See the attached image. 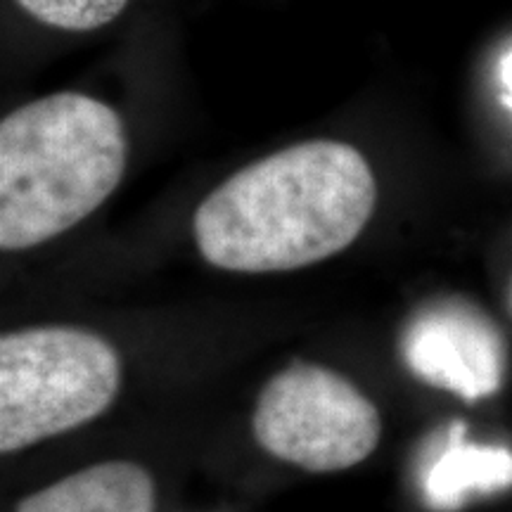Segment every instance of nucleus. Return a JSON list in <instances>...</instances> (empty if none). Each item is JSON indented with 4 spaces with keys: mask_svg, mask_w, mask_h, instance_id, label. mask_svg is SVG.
Masks as SVG:
<instances>
[{
    "mask_svg": "<svg viewBox=\"0 0 512 512\" xmlns=\"http://www.w3.org/2000/svg\"><path fill=\"white\" fill-rule=\"evenodd\" d=\"M377 183L366 157L309 140L245 166L195 211L197 249L233 273H280L330 259L368 226Z\"/></svg>",
    "mask_w": 512,
    "mask_h": 512,
    "instance_id": "obj_1",
    "label": "nucleus"
},
{
    "mask_svg": "<svg viewBox=\"0 0 512 512\" xmlns=\"http://www.w3.org/2000/svg\"><path fill=\"white\" fill-rule=\"evenodd\" d=\"M126 131L105 102L55 93L0 124V249L19 252L67 233L117 190Z\"/></svg>",
    "mask_w": 512,
    "mask_h": 512,
    "instance_id": "obj_2",
    "label": "nucleus"
},
{
    "mask_svg": "<svg viewBox=\"0 0 512 512\" xmlns=\"http://www.w3.org/2000/svg\"><path fill=\"white\" fill-rule=\"evenodd\" d=\"M121 387L107 339L46 325L0 337V451L17 453L105 413Z\"/></svg>",
    "mask_w": 512,
    "mask_h": 512,
    "instance_id": "obj_3",
    "label": "nucleus"
},
{
    "mask_svg": "<svg viewBox=\"0 0 512 512\" xmlns=\"http://www.w3.org/2000/svg\"><path fill=\"white\" fill-rule=\"evenodd\" d=\"M252 430L278 460L306 472H342L375 451L382 418L344 375L316 363H292L261 389Z\"/></svg>",
    "mask_w": 512,
    "mask_h": 512,
    "instance_id": "obj_4",
    "label": "nucleus"
},
{
    "mask_svg": "<svg viewBox=\"0 0 512 512\" xmlns=\"http://www.w3.org/2000/svg\"><path fill=\"white\" fill-rule=\"evenodd\" d=\"M406 366L432 387L477 401L503 384L505 349L489 318L463 302L422 309L403 332Z\"/></svg>",
    "mask_w": 512,
    "mask_h": 512,
    "instance_id": "obj_5",
    "label": "nucleus"
},
{
    "mask_svg": "<svg viewBox=\"0 0 512 512\" xmlns=\"http://www.w3.org/2000/svg\"><path fill=\"white\" fill-rule=\"evenodd\" d=\"M512 486V451L475 444L463 422H453L422 472V498L434 512H456L475 496Z\"/></svg>",
    "mask_w": 512,
    "mask_h": 512,
    "instance_id": "obj_6",
    "label": "nucleus"
},
{
    "mask_svg": "<svg viewBox=\"0 0 512 512\" xmlns=\"http://www.w3.org/2000/svg\"><path fill=\"white\" fill-rule=\"evenodd\" d=\"M155 479L128 460H107L24 498L15 512H155Z\"/></svg>",
    "mask_w": 512,
    "mask_h": 512,
    "instance_id": "obj_7",
    "label": "nucleus"
},
{
    "mask_svg": "<svg viewBox=\"0 0 512 512\" xmlns=\"http://www.w3.org/2000/svg\"><path fill=\"white\" fill-rule=\"evenodd\" d=\"M38 22L64 31H93L117 19L128 0H17Z\"/></svg>",
    "mask_w": 512,
    "mask_h": 512,
    "instance_id": "obj_8",
    "label": "nucleus"
},
{
    "mask_svg": "<svg viewBox=\"0 0 512 512\" xmlns=\"http://www.w3.org/2000/svg\"><path fill=\"white\" fill-rule=\"evenodd\" d=\"M501 83L505 88L503 100L508 102V107L512 110V50L510 53H505V57L501 60Z\"/></svg>",
    "mask_w": 512,
    "mask_h": 512,
    "instance_id": "obj_9",
    "label": "nucleus"
}]
</instances>
